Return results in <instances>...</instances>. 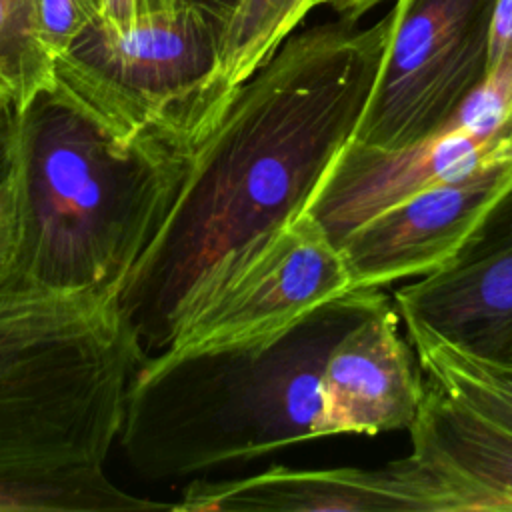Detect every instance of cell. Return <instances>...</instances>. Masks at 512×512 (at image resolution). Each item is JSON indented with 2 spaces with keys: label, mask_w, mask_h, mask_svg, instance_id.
I'll return each mask as SVG.
<instances>
[{
  "label": "cell",
  "mask_w": 512,
  "mask_h": 512,
  "mask_svg": "<svg viewBox=\"0 0 512 512\" xmlns=\"http://www.w3.org/2000/svg\"><path fill=\"white\" fill-rule=\"evenodd\" d=\"M512 186V162L428 184L352 228L338 248L352 288H384L444 266Z\"/></svg>",
  "instance_id": "9c48e42d"
},
{
  "label": "cell",
  "mask_w": 512,
  "mask_h": 512,
  "mask_svg": "<svg viewBox=\"0 0 512 512\" xmlns=\"http://www.w3.org/2000/svg\"><path fill=\"white\" fill-rule=\"evenodd\" d=\"M188 2H192V4H196V6H200V8H204V10H208V12L214 14V16L220 20V24H222V22L226 20L228 12L232 10V6H234L236 0H188Z\"/></svg>",
  "instance_id": "7402d4cb"
},
{
  "label": "cell",
  "mask_w": 512,
  "mask_h": 512,
  "mask_svg": "<svg viewBox=\"0 0 512 512\" xmlns=\"http://www.w3.org/2000/svg\"><path fill=\"white\" fill-rule=\"evenodd\" d=\"M400 320L394 298L384 296L336 342L322 376L314 438L410 430L426 376Z\"/></svg>",
  "instance_id": "8fae6325"
},
{
  "label": "cell",
  "mask_w": 512,
  "mask_h": 512,
  "mask_svg": "<svg viewBox=\"0 0 512 512\" xmlns=\"http://www.w3.org/2000/svg\"><path fill=\"white\" fill-rule=\"evenodd\" d=\"M426 380L474 406L478 412L512 430V390L492 372L454 350L434 334L420 328H406Z\"/></svg>",
  "instance_id": "9a60e30c"
},
{
  "label": "cell",
  "mask_w": 512,
  "mask_h": 512,
  "mask_svg": "<svg viewBox=\"0 0 512 512\" xmlns=\"http://www.w3.org/2000/svg\"><path fill=\"white\" fill-rule=\"evenodd\" d=\"M490 370V368H488ZM492 372V376L496 378V380H500L506 388H510L512 390V372H498V370H490Z\"/></svg>",
  "instance_id": "603a6c76"
},
{
  "label": "cell",
  "mask_w": 512,
  "mask_h": 512,
  "mask_svg": "<svg viewBox=\"0 0 512 512\" xmlns=\"http://www.w3.org/2000/svg\"><path fill=\"white\" fill-rule=\"evenodd\" d=\"M324 0H236L220 26L218 70L228 92L248 80Z\"/></svg>",
  "instance_id": "4fadbf2b"
},
{
  "label": "cell",
  "mask_w": 512,
  "mask_h": 512,
  "mask_svg": "<svg viewBox=\"0 0 512 512\" xmlns=\"http://www.w3.org/2000/svg\"><path fill=\"white\" fill-rule=\"evenodd\" d=\"M494 0H394L378 78L352 142L398 150L436 132L488 72Z\"/></svg>",
  "instance_id": "52a82bcc"
},
{
  "label": "cell",
  "mask_w": 512,
  "mask_h": 512,
  "mask_svg": "<svg viewBox=\"0 0 512 512\" xmlns=\"http://www.w3.org/2000/svg\"><path fill=\"white\" fill-rule=\"evenodd\" d=\"M350 290L340 248L304 212L216 260L178 306L164 348L142 364L266 344Z\"/></svg>",
  "instance_id": "8992f818"
},
{
  "label": "cell",
  "mask_w": 512,
  "mask_h": 512,
  "mask_svg": "<svg viewBox=\"0 0 512 512\" xmlns=\"http://www.w3.org/2000/svg\"><path fill=\"white\" fill-rule=\"evenodd\" d=\"M394 302L406 328L512 372V186L444 266L398 288Z\"/></svg>",
  "instance_id": "ba28073f"
},
{
  "label": "cell",
  "mask_w": 512,
  "mask_h": 512,
  "mask_svg": "<svg viewBox=\"0 0 512 512\" xmlns=\"http://www.w3.org/2000/svg\"><path fill=\"white\" fill-rule=\"evenodd\" d=\"M220 26L192 2L126 28L96 20L54 58V84L124 140L194 152L234 94L220 80Z\"/></svg>",
  "instance_id": "5b68a950"
},
{
  "label": "cell",
  "mask_w": 512,
  "mask_h": 512,
  "mask_svg": "<svg viewBox=\"0 0 512 512\" xmlns=\"http://www.w3.org/2000/svg\"><path fill=\"white\" fill-rule=\"evenodd\" d=\"M382 2L384 0H324V6H330L338 14V18L358 22Z\"/></svg>",
  "instance_id": "44dd1931"
},
{
  "label": "cell",
  "mask_w": 512,
  "mask_h": 512,
  "mask_svg": "<svg viewBox=\"0 0 512 512\" xmlns=\"http://www.w3.org/2000/svg\"><path fill=\"white\" fill-rule=\"evenodd\" d=\"M118 298L58 294L0 264V476L104 470L142 364Z\"/></svg>",
  "instance_id": "277c9868"
},
{
  "label": "cell",
  "mask_w": 512,
  "mask_h": 512,
  "mask_svg": "<svg viewBox=\"0 0 512 512\" xmlns=\"http://www.w3.org/2000/svg\"><path fill=\"white\" fill-rule=\"evenodd\" d=\"M390 12L294 32L232 94L190 154L166 214L118 294L148 360L198 278L224 254L304 214L374 90Z\"/></svg>",
  "instance_id": "6da1fadb"
},
{
  "label": "cell",
  "mask_w": 512,
  "mask_h": 512,
  "mask_svg": "<svg viewBox=\"0 0 512 512\" xmlns=\"http://www.w3.org/2000/svg\"><path fill=\"white\" fill-rule=\"evenodd\" d=\"M192 152L124 140L54 82L18 108L10 270L58 294L118 298Z\"/></svg>",
  "instance_id": "7a4b0ae2"
},
{
  "label": "cell",
  "mask_w": 512,
  "mask_h": 512,
  "mask_svg": "<svg viewBox=\"0 0 512 512\" xmlns=\"http://www.w3.org/2000/svg\"><path fill=\"white\" fill-rule=\"evenodd\" d=\"M172 510V504L136 498L118 488L104 470L58 476H0V512H104Z\"/></svg>",
  "instance_id": "5bb4252c"
},
{
  "label": "cell",
  "mask_w": 512,
  "mask_h": 512,
  "mask_svg": "<svg viewBox=\"0 0 512 512\" xmlns=\"http://www.w3.org/2000/svg\"><path fill=\"white\" fill-rule=\"evenodd\" d=\"M384 296L356 288L266 344L142 364L120 432L134 466L188 474L312 440L326 362Z\"/></svg>",
  "instance_id": "3957f363"
},
{
  "label": "cell",
  "mask_w": 512,
  "mask_h": 512,
  "mask_svg": "<svg viewBox=\"0 0 512 512\" xmlns=\"http://www.w3.org/2000/svg\"><path fill=\"white\" fill-rule=\"evenodd\" d=\"M188 0H100L98 22L108 28H126L146 16L168 12Z\"/></svg>",
  "instance_id": "d6986e66"
},
{
  "label": "cell",
  "mask_w": 512,
  "mask_h": 512,
  "mask_svg": "<svg viewBox=\"0 0 512 512\" xmlns=\"http://www.w3.org/2000/svg\"><path fill=\"white\" fill-rule=\"evenodd\" d=\"M4 100H12V94L8 92V88L0 82V102H4ZM14 102V100H12Z\"/></svg>",
  "instance_id": "cb8c5ba5"
},
{
  "label": "cell",
  "mask_w": 512,
  "mask_h": 512,
  "mask_svg": "<svg viewBox=\"0 0 512 512\" xmlns=\"http://www.w3.org/2000/svg\"><path fill=\"white\" fill-rule=\"evenodd\" d=\"M0 82L16 108L54 82V58L40 36L36 0H0Z\"/></svg>",
  "instance_id": "2e32d148"
},
{
  "label": "cell",
  "mask_w": 512,
  "mask_h": 512,
  "mask_svg": "<svg viewBox=\"0 0 512 512\" xmlns=\"http://www.w3.org/2000/svg\"><path fill=\"white\" fill-rule=\"evenodd\" d=\"M178 512H462L456 492L412 452L380 468L264 472L186 486Z\"/></svg>",
  "instance_id": "30bf717a"
},
{
  "label": "cell",
  "mask_w": 512,
  "mask_h": 512,
  "mask_svg": "<svg viewBox=\"0 0 512 512\" xmlns=\"http://www.w3.org/2000/svg\"><path fill=\"white\" fill-rule=\"evenodd\" d=\"M38 28L56 58L100 16V0H36Z\"/></svg>",
  "instance_id": "ac0fdd59"
},
{
  "label": "cell",
  "mask_w": 512,
  "mask_h": 512,
  "mask_svg": "<svg viewBox=\"0 0 512 512\" xmlns=\"http://www.w3.org/2000/svg\"><path fill=\"white\" fill-rule=\"evenodd\" d=\"M412 454L458 496L462 512H512V430L426 380Z\"/></svg>",
  "instance_id": "7c38bea8"
},
{
  "label": "cell",
  "mask_w": 512,
  "mask_h": 512,
  "mask_svg": "<svg viewBox=\"0 0 512 512\" xmlns=\"http://www.w3.org/2000/svg\"><path fill=\"white\" fill-rule=\"evenodd\" d=\"M16 148L18 108L0 102V264L8 262L16 234Z\"/></svg>",
  "instance_id": "e0dca14e"
},
{
  "label": "cell",
  "mask_w": 512,
  "mask_h": 512,
  "mask_svg": "<svg viewBox=\"0 0 512 512\" xmlns=\"http://www.w3.org/2000/svg\"><path fill=\"white\" fill-rule=\"evenodd\" d=\"M512 54V0H494L488 36V70Z\"/></svg>",
  "instance_id": "ffe728a7"
}]
</instances>
